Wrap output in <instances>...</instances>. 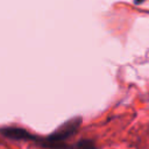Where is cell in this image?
Segmentation results:
<instances>
[{"label": "cell", "instance_id": "1", "mask_svg": "<svg viewBox=\"0 0 149 149\" xmlns=\"http://www.w3.org/2000/svg\"><path fill=\"white\" fill-rule=\"evenodd\" d=\"M81 122H83L81 116H76V118H72V119L68 120L66 122H64L62 126H59L52 134H50L45 139V141L48 142V146L52 147L55 149L56 148L57 149H68L69 147L61 144V142H63L66 139L74 135L77 133V130L79 129Z\"/></svg>", "mask_w": 149, "mask_h": 149}, {"label": "cell", "instance_id": "3", "mask_svg": "<svg viewBox=\"0 0 149 149\" xmlns=\"http://www.w3.org/2000/svg\"><path fill=\"white\" fill-rule=\"evenodd\" d=\"M69 149H97L95 143L91 139H80L73 146L69 147Z\"/></svg>", "mask_w": 149, "mask_h": 149}, {"label": "cell", "instance_id": "2", "mask_svg": "<svg viewBox=\"0 0 149 149\" xmlns=\"http://www.w3.org/2000/svg\"><path fill=\"white\" fill-rule=\"evenodd\" d=\"M0 134L10 140H23V141H38V137L27 129L19 128V127H2L0 128Z\"/></svg>", "mask_w": 149, "mask_h": 149}]
</instances>
